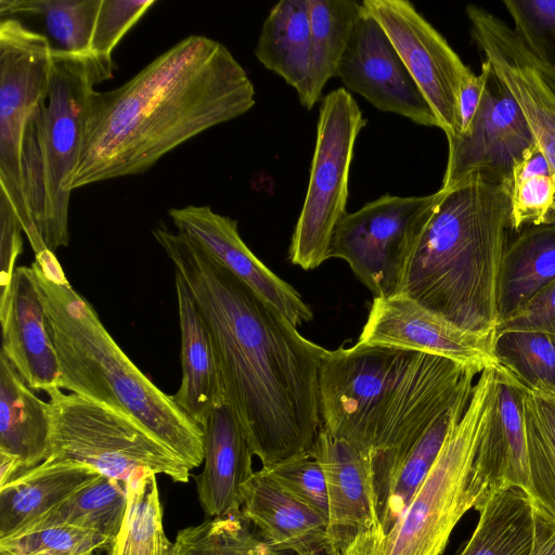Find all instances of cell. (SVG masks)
I'll use <instances>...</instances> for the list:
<instances>
[{
  "mask_svg": "<svg viewBox=\"0 0 555 555\" xmlns=\"http://www.w3.org/2000/svg\"><path fill=\"white\" fill-rule=\"evenodd\" d=\"M477 373L444 357L399 348L324 349L322 428L389 475L435 418L473 386Z\"/></svg>",
  "mask_w": 555,
  "mask_h": 555,
  "instance_id": "3957f363",
  "label": "cell"
},
{
  "mask_svg": "<svg viewBox=\"0 0 555 555\" xmlns=\"http://www.w3.org/2000/svg\"><path fill=\"white\" fill-rule=\"evenodd\" d=\"M438 197L439 191L424 196L385 194L347 212L335 229L330 257L345 260L374 298L401 294Z\"/></svg>",
  "mask_w": 555,
  "mask_h": 555,
  "instance_id": "8fae6325",
  "label": "cell"
},
{
  "mask_svg": "<svg viewBox=\"0 0 555 555\" xmlns=\"http://www.w3.org/2000/svg\"><path fill=\"white\" fill-rule=\"evenodd\" d=\"M177 232L197 243L256 295L296 327L312 320L310 307L287 282L273 273L241 238L237 221L209 206L189 205L168 211Z\"/></svg>",
  "mask_w": 555,
  "mask_h": 555,
  "instance_id": "ac0fdd59",
  "label": "cell"
},
{
  "mask_svg": "<svg viewBox=\"0 0 555 555\" xmlns=\"http://www.w3.org/2000/svg\"><path fill=\"white\" fill-rule=\"evenodd\" d=\"M1 351L30 389L60 388L61 367L48 330L42 292L31 267L14 271L0 301Z\"/></svg>",
  "mask_w": 555,
  "mask_h": 555,
  "instance_id": "d6986e66",
  "label": "cell"
},
{
  "mask_svg": "<svg viewBox=\"0 0 555 555\" xmlns=\"http://www.w3.org/2000/svg\"><path fill=\"white\" fill-rule=\"evenodd\" d=\"M85 555H93V553H90V554H85Z\"/></svg>",
  "mask_w": 555,
  "mask_h": 555,
  "instance_id": "bcb514c9",
  "label": "cell"
},
{
  "mask_svg": "<svg viewBox=\"0 0 555 555\" xmlns=\"http://www.w3.org/2000/svg\"><path fill=\"white\" fill-rule=\"evenodd\" d=\"M154 3V0H101L91 38L90 55L112 75L114 49Z\"/></svg>",
  "mask_w": 555,
  "mask_h": 555,
  "instance_id": "ab89813d",
  "label": "cell"
},
{
  "mask_svg": "<svg viewBox=\"0 0 555 555\" xmlns=\"http://www.w3.org/2000/svg\"><path fill=\"white\" fill-rule=\"evenodd\" d=\"M47 393L52 411L48 459L83 464L125 483L140 468L189 481L191 468L134 420L60 388Z\"/></svg>",
  "mask_w": 555,
  "mask_h": 555,
  "instance_id": "ba28073f",
  "label": "cell"
},
{
  "mask_svg": "<svg viewBox=\"0 0 555 555\" xmlns=\"http://www.w3.org/2000/svg\"><path fill=\"white\" fill-rule=\"evenodd\" d=\"M491 413L474 457L489 492L520 488L528 493L527 440L522 401L527 388L501 365Z\"/></svg>",
  "mask_w": 555,
  "mask_h": 555,
  "instance_id": "44dd1931",
  "label": "cell"
},
{
  "mask_svg": "<svg viewBox=\"0 0 555 555\" xmlns=\"http://www.w3.org/2000/svg\"><path fill=\"white\" fill-rule=\"evenodd\" d=\"M22 232L15 208L0 189V301L8 295L17 258L23 251Z\"/></svg>",
  "mask_w": 555,
  "mask_h": 555,
  "instance_id": "7bdbcfd3",
  "label": "cell"
},
{
  "mask_svg": "<svg viewBox=\"0 0 555 555\" xmlns=\"http://www.w3.org/2000/svg\"><path fill=\"white\" fill-rule=\"evenodd\" d=\"M494 336L467 332L404 294L373 299L357 344L444 357L482 372L500 366Z\"/></svg>",
  "mask_w": 555,
  "mask_h": 555,
  "instance_id": "2e32d148",
  "label": "cell"
},
{
  "mask_svg": "<svg viewBox=\"0 0 555 555\" xmlns=\"http://www.w3.org/2000/svg\"><path fill=\"white\" fill-rule=\"evenodd\" d=\"M247 73L220 42L180 40L122 86L96 91L69 189L142 173L255 104Z\"/></svg>",
  "mask_w": 555,
  "mask_h": 555,
  "instance_id": "7a4b0ae2",
  "label": "cell"
},
{
  "mask_svg": "<svg viewBox=\"0 0 555 555\" xmlns=\"http://www.w3.org/2000/svg\"><path fill=\"white\" fill-rule=\"evenodd\" d=\"M438 191L401 294L467 332L495 337L509 185L473 173Z\"/></svg>",
  "mask_w": 555,
  "mask_h": 555,
  "instance_id": "277c9868",
  "label": "cell"
},
{
  "mask_svg": "<svg viewBox=\"0 0 555 555\" xmlns=\"http://www.w3.org/2000/svg\"><path fill=\"white\" fill-rule=\"evenodd\" d=\"M473 386L441 412L417 439L395 470L377 511L385 533L400 519L435 464L451 427L462 417Z\"/></svg>",
  "mask_w": 555,
  "mask_h": 555,
  "instance_id": "f1b7e54d",
  "label": "cell"
},
{
  "mask_svg": "<svg viewBox=\"0 0 555 555\" xmlns=\"http://www.w3.org/2000/svg\"><path fill=\"white\" fill-rule=\"evenodd\" d=\"M127 500L125 482L100 475L18 531L67 525L98 532L113 542L122 525Z\"/></svg>",
  "mask_w": 555,
  "mask_h": 555,
  "instance_id": "1f68e13d",
  "label": "cell"
},
{
  "mask_svg": "<svg viewBox=\"0 0 555 555\" xmlns=\"http://www.w3.org/2000/svg\"><path fill=\"white\" fill-rule=\"evenodd\" d=\"M241 514L278 553L326 555V519L262 469L241 489Z\"/></svg>",
  "mask_w": 555,
  "mask_h": 555,
  "instance_id": "ffe728a7",
  "label": "cell"
},
{
  "mask_svg": "<svg viewBox=\"0 0 555 555\" xmlns=\"http://www.w3.org/2000/svg\"><path fill=\"white\" fill-rule=\"evenodd\" d=\"M153 235L188 284L210 331L225 400L251 452L268 467L311 454L322 429L324 348L304 337L197 243L156 228Z\"/></svg>",
  "mask_w": 555,
  "mask_h": 555,
  "instance_id": "6da1fadb",
  "label": "cell"
},
{
  "mask_svg": "<svg viewBox=\"0 0 555 555\" xmlns=\"http://www.w3.org/2000/svg\"><path fill=\"white\" fill-rule=\"evenodd\" d=\"M483 63L487 85L482 102L469 128L447 138L448 159L440 189L473 173L509 185L515 166L537 144L517 101L491 64Z\"/></svg>",
  "mask_w": 555,
  "mask_h": 555,
  "instance_id": "4fadbf2b",
  "label": "cell"
},
{
  "mask_svg": "<svg viewBox=\"0 0 555 555\" xmlns=\"http://www.w3.org/2000/svg\"><path fill=\"white\" fill-rule=\"evenodd\" d=\"M478 524L460 555H528L533 501L520 488L491 492L479 507Z\"/></svg>",
  "mask_w": 555,
  "mask_h": 555,
  "instance_id": "83f0119b",
  "label": "cell"
},
{
  "mask_svg": "<svg viewBox=\"0 0 555 555\" xmlns=\"http://www.w3.org/2000/svg\"><path fill=\"white\" fill-rule=\"evenodd\" d=\"M48 95L30 117L22 146L25 196L46 247L69 243V183L78 164L94 86L112 77L92 55L51 49Z\"/></svg>",
  "mask_w": 555,
  "mask_h": 555,
  "instance_id": "8992f818",
  "label": "cell"
},
{
  "mask_svg": "<svg viewBox=\"0 0 555 555\" xmlns=\"http://www.w3.org/2000/svg\"><path fill=\"white\" fill-rule=\"evenodd\" d=\"M528 555H555V520L533 503V532Z\"/></svg>",
  "mask_w": 555,
  "mask_h": 555,
  "instance_id": "f6af8a7d",
  "label": "cell"
},
{
  "mask_svg": "<svg viewBox=\"0 0 555 555\" xmlns=\"http://www.w3.org/2000/svg\"><path fill=\"white\" fill-rule=\"evenodd\" d=\"M42 292L48 330L65 389L139 423L191 469L204 462V433L117 345L96 311L66 279L53 251L30 266Z\"/></svg>",
  "mask_w": 555,
  "mask_h": 555,
  "instance_id": "5b68a950",
  "label": "cell"
},
{
  "mask_svg": "<svg viewBox=\"0 0 555 555\" xmlns=\"http://www.w3.org/2000/svg\"><path fill=\"white\" fill-rule=\"evenodd\" d=\"M204 433V467L195 477L207 517L241 513V489L254 475L253 452L238 417L227 401L212 410Z\"/></svg>",
  "mask_w": 555,
  "mask_h": 555,
  "instance_id": "7402d4cb",
  "label": "cell"
},
{
  "mask_svg": "<svg viewBox=\"0 0 555 555\" xmlns=\"http://www.w3.org/2000/svg\"><path fill=\"white\" fill-rule=\"evenodd\" d=\"M528 494L555 520V396L528 390L522 401Z\"/></svg>",
  "mask_w": 555,
  "mask_h": 555,
  "instance_id": "836d02e7",
  "label": "cell"
},
{
  "mask_svg": "<svg viewBox=\"0 0 555 555\" xmlns=\"http://www.w3.org/2000/svg\"><path fill=\"white\" fill-rule=\"evenodd\" d=\"M111 543L98 532L56 525L0 538V555H85L108 548Z\"/></svg>",
  "mask_w": 555,
  "mask_h": 555,
  "instance_id": "74e56055",
  "label": "cell"
},
{
  "mask_svg": "<svg viewBox=\"0 0 555 555\" xmlns=\"http://www.w3.org/2000/svg\"><path fill=\"white\" fill-rule=\"evenodd\" d=\"M465 12L473 40L517 101L555 172V69L535 57L500 17L476 4Z\"/></svg>",
  "mask_w": 555,
  "mask_h": 555,
  "instance_id": "9a60e30c",
  "label": "cell"
},
{
  "mask_svg": "<svg viewBox=\"0 0 555 555\" xmlns=\"http://www.w3.org/2000/svg\"><path fill=\"white\" fill-rule=\"evenodd\" d=\"M365 125L346 88L322 99L308 188L288 248L289 261L304 270L315 269L331 258L335 229L347 215L356 140Z\"/></svg>",
  "mask_w": 555,
  "mask_h": 555,
  "instance_id": "9c48e42d",
  "label": "cell"
},
{
  "mask_svg": "<svg viewBox=\"0 0 555 555\" xmlns=\"http://www.w3.org/2000/svg\"><path fill=\"white\" fill-rule=\"evenodd\" d=\"M498 369L481 372L435 464L374 555H441L463 515L486 502L490 492L474 457L493 405Z\"/></svg>",
  "mask_w": 555,
  "mask_h": 555,
  "instance_id": "52a82bcc",
  "label": "cell"
},
{
  "mask_svg": "<svg viewBox=\"0 0 555 555\" xmlns=\"http://www.w3.org/2000/svg\"><path fill=\"white\" fill-rule=\"evenodd\" d=\"M156 475L140 468L126 482V514L108 555H171L172 543L164 529Z\"/></svg>",
  "mask_w": 555,
  "mask_h": 555,
  "instance_id": "d6a6232c",
  "label": "cell"
},
{
  "mask_svg": "<svg viewBox=\"0 0 555 555\" xmlns=\"http://www.w3.org/2000/svg\"><path fill=\"white\" fill-rule=\"evenodd\" d=\"M243 515L212 517L181 529L171 555H282L250 528Z\"/></svg>",
  "mask_w": 555,
  "mask_h": 555,
  "instance_id": "8d00e7d4",
  "label": "cell"
},
{
  "mask_svg": "<svg viewBox=\"0 0 555 555\" xmlns=\"http://www.w3.org/2000/svg\"><path fill=\"white\" fill-rule=\"evenodd\" d=\"M487 85V67L485 63L481 64V72L476 75L473 70L465 77L461 85L459 95V116H460V131L457 134L465 132L485 95ZM456 134V135H457ZM450 138V137H449Z\"/></svg>",
  "mask_w": 555,
  "mask_h": 555,
  "instance_id": "ee69618b",
  "label": "cell"
},
{
  "mask_svg": "<svg viewBox=\"0 0 555 555\" xmlns=\"http://www.w3.org/2000/svg\"><path fill=\"white\" fill-rule=\"evenodd\" d=\"M337 77L348 90L377 109L439 128L430 105L390 39L365 9L353 27Z\"/></svg>",
  "mask_w": 555,
  "mask_h": 555,
  "instance_id": "e0dca14e",
  "label": "cell"
},
{
  "mask_svg": "<svg viewBox=\"0 0 555 555\" xmlns=\"http://www.w3.org/2000/svg\"><path fill=\"white\" fill-rule=\"evenodd\" d=\"M257 60L293 87L304 102L311 65L309 0H282L264 20L255 48Z\"/></svg>",
  "mask_w": 555,
  "mask_h": 555,
  "instance_id": "4316f807",
  "label": "cell"
},
{
  "mask_svg": "<svg viewBox=\"0 0 555 555\" xmlns=\"http://www.w3.org/2000/svg\"><path fill=\"white\" fill-rule=\"evenodd\" d=\"M503 332H534L555 339V280L499 323L495 334Z\"/></svg>",
  "mask_w": 555,
  "mask_h": 555,
  "instance_id": "b9f144b4",
  "label": "cell"
},
{
  "mask_svg": "<svg viewBox=\"0 0 555 555\" xmlns=\"http://www.w3.org/2000/svg\"><path fill=\"white\" fill-rule=\"evenodd\" d=\"M499 364L528 390L555 396V339L534 332L495 334Z\"/></svg>",
  "mask_w": 555,
  "mask_h": 555,
  "instance_id": "d590c367",
  "label": "cell"
},
{
  "mask_svg": "<svg viewBox=\"0 0 555 555\" xmlns=\"http://www.w3.org/2000/svg\"><path fill=\"white\" fill-rule=\"evenodd\" d=\"M101 474L90 466L47 459L0 487V538L21 530Z\"/></svg>",
  "mask_w": 555,
  "mask_h": 555,
  "instance_id": "cb8c5ba5",
  "label": "cell"
},
{
  "mask_svg": "<svg viewBox=\"0 0 555 555\" xmlns=\"http://www.w3.org/2000/svg\"><path fill=\"white\" fill-rule=\"evenodd\" d=\"M555 216V172L538 144L515 166L509 183L511 230L551 224Z\"/></svg>",
  "mask_w": 555,
  "mask_h": 555,
  "instance_id": "e575fe53",
  "label": "cell"
},
{
  "mask_svg": "<svg viewBox=\"0 0 555 555\" xmlns=\"http://www.w3.org/2000/svg\"><path fill=\"white\" fill-rule=\"evenodd\" d=\"M261 469L327 521L326 479L320 463L311 454L295 456Z\"/></svg>",
  "mask_w": 555,
  "mask_h": 555,
  "instance_id": "60d3db41",
  "label": "cell"
},
{
  "mask_svg": "<svg viewBox=\"0 0 555 555\" xmlns=\"http://www.w3.org/2000/svg\"><path fill=\"white\" fill-rule=\"evenodd\" d=\"M354 0H309L311 65L307 94L301 103L311 109L321 99L327 81L338 68L353 27L363 13Z\"/></svg>",
  "mask_w": 555,
  "mask_h": 555,
  "instance_id": "f546056e",
  "label": "cell"
},
{
  "mask_svg": "<svg viewBox=\"0 0 555 555\" xmlns=\"http://www.w3.org/2000/svg\"><path fill=\"white\" fill-rule=\"evenodd\" d=\"M52 411L36 396L0 351V452L14 456L21 473L50 453Z\"/></svg>",
  "mask_w": 555,
  "mask_h": 555,
  "instance_id": "d4e9b609",
  "label": "cell"
},
{
  "mask_svg": "<svg viewBox=\"0 0 555 555\" xmlns=\"http://www.w3.org/2000/svg\"><path fill=\"white\" fill-rule=\"evenodd\" d=\"M182 378L173 402L201 428L225 400L219 360L207 323L181 274L175 270Z\"/></svg>",
  "mask_w": 555,
  "mask_h": 555,
  "instance_id": "603a6c76",
  "label": "cell"
},
{
  "mask_svg": "<svg viewBox=\"0 0 555 555\" xmlns=\"http://www.w3.org/2000/svg\"><path fill=\"white\" fill-rule=\"evenodd\" d=\"M311 455L326 479V555H374L386 533L377 514L370 457L324 428Z\"/></svg>",
  "mask_w": 555,
  "mask_h": 555,
  "instance_id": "5bb4252c",
  "label": "cell"
},
{
  "mask_svg": "<svg viewBox=\"0 0 555 555\" xmlns=\"http://www.w3.org/2000/svg\"><path fill=\"white\" fill-rule=\"evenodd\" d=\"M51 46L16 18L0 21V189L12 202L35 255L48 249L33 220L22 178V146L30 117L46 101Z\"/></svg>",
  "mask_w": 555,
  "mask_h": 555,
  "instance_id": "30bf717a",
  "label": "cell"
},
{
  "mask_svg": "<svg viewBox=\"0 0 555 555\" xmlns=\"http://www.w3.org/2000/svg\"><path fill=\"white\" fill-rule=\"evenodd\" d=\"M502 3L522 43L555 69V0H503Z\"/></svg>",
  "mask_w": 555,
  "mask_h": 555,
  "instance_id": "f35d334b",
  "label": "cell"
},
{
  "mask_svg": "<svg viewBox=\"0 0 555 555\" xmlns=\"http://www.w3.org/2000/svg\"><path fill=\"white\" fill-rule=\"evenodd\" d=\"M101 0H0L1 18L38 20L53 51L90 55Z\"/></svg>",
  "mask_w": 555,
  "mask_h": 555,
  "instance_id": "4dcf8cb0",
  "label": "cell"
},
{
  "mask_svg": "<svg viewBox=\"0 0 555 555\" xmlns=\"http://www.w3.org/2000/svg\"><path fill=\"white\" fill-rule=\"evenodd\" d=\"M418 89L430 105L446 137L460 131L459 95L472 69L443 36L408 0H364Z\"/></svg>",
  "mask_w": 555,
  "mask_h": 555,
  "instance_id": "7c38bea8",
  "label": "cell"
},
{
  "mask_svg": "<svg viewBox=\"0 0 555 555\" xmlns=\"http://www.w3.org/2000/svg\"><path fill=\"white\" fill-rule=\"evenodd\" d=\"M554 280L555 224L525 227L506 245L502 257L496 287L498 324Z\"/></svg>",
  "mask_w": 555,
  "mask_h": 555,
  "instance_id": "484cf974",
  "label": "cell"
}]
</instances>
